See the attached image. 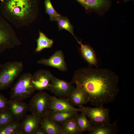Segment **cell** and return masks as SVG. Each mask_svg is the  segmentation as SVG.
I'll return each instance as SVG.
<instances>
[{"label": "cell", "instance_id": "1", "mask_svg": "<svg viewBox=\"0 0 134 134\" xmlns=\"http://www.w3.org/2000/svg\"><path fill=\"white\" fill-rule=\"evenodd\" d=\"M119 78L108 69L82 67L75 70L72 84H77L89 96V102L96 106L113 102L119 91Z\"/></svg>", "mask_w": 134, "mask_h": 134}, {"label": "cell", "instance_id": "2", "mask_svg": "<svg viewBox=\"0 0 134 134\" xmlns=\"http://www.w3.org/2000/svg\"><path fill=\"white\" fill-rule=\"evenodd\" d=\"M0 11L2 16L17 27L29 26L36 19L38 0H3Z\"/></svg>", "mask_w": 134, "mask_h": 134}, {"label": "cell", "instance_id": "3", "mask_svg": "<svg viewBox=\"0 0 134 134\" xmlns=\"http://www.w3.org/2000/svg\"><path fill=\"white\" fill-rule=\"evenodd\" d=\"M32 74L22 73L11 86L10 94L11 99L24 101L30 97L35 91L32 82Z\"/></svg>", "mask_w": 134, "mask_h": 134}, {"label": "cell", "instance_id": "4", "mask_svg": "<svg viewBox=\"0 0 134 134\" xmlns=\"http://www.w3.org/2000/svg\"><path fill=\"white\" fill-rule=\"evenodd\" d=\"M23 68V63L20 61L9 62L2 65L0 68V91L11 87Z\"/></svg>", "mask_w": 134, "mask_h": 134}, {"label": "cell", "instance_id": "5", "mask_svg": "<svg viewBox=\"0 0 134 134\" xmlns=\"http://www.w3.org/2000/svg\"><path fill=\"white\" fill-rule=\"evenodd\" d=\"M21 44L11 25L0 14V54Z\"/></svg>", "mask_w": 134, "mask_h": 134}, {"label": "cell", "instance_id": "6", "mask_svg": "<svg viewBox=\"0 0 134 134\" xmlns=\"http://www.w3.org/2000/svg\"><path fill=\"white\" fill-rule=\"evenodd\" d=\"M50 96L42 91L35 94L28 104L29 111L42 118L49 110Z\"/></svg>", "mask_w": 134, "mask_h": 134}, {"label": "cell", "instance_id": "7", "mask_svg": "<svg viewBox=\"0 0 134 134\" xmlns=\"http://www.w3.org/2000/svg\"><path fill=\"white\" fill-rule=\"evenodd\" d=\"M97 107L92 108L84 106L83 111L93 125L110 123L109 108L104 107L103 106Z\"/></svg>", "mask_w": 134, "mask_h": 134}, {"label": "cell", "instance_id": "8", "mask_svg": "<svg viewBox=\"0 0 134 134\" xmlns=\"http://www.w3.org/2000/svg\"><path fill=\"white\" fill-rule=\"evenodd\" d=\"M74 88L70 82L60 79L52 75L49 90L56 96L66 98Z\"/></svg>", "mask_w": 134, "mask_h": 134}, {"label": "cell", "instance_id": "9", "mask_svg": "<svg viewBox=\"0 0 134 134\" xmlns=\"http://www.w3.org/2000/svg\"><path fill=\"white\" fill-rule=\"evenodd\" d=\"M7 110L13 120L20 122L29 111L28 105L23 101L10 99Z\"/></svg>", "mask_w": 134, "mask_h": 134}, {"label": "cell", "instance_id": "10", "mask_svg": "<svg viewBox=\"0 0 134 134\" xmlns=\"http://www.w3.org/2000/svg\"><path fill=\"white\" fill-rule=\"evenodd\" d=\"M49 70L40 69L32 75V82L35 90H49L52 75Z\"/></svg>", "mask_w": 134, "mask_h": 134}, {"label": "cell", "instance_id": "11", "mask_svg": "<svg viewBox=\"0 0 134 134\" xmlns=\"http://www.w3.org/2000/svg\"><path fill=\"white\" fill-rule=\"evenodd\" d=\"M37 63L57 68L62 71H67V65L65 61L64 55L61 50L56 51L49 58H42L37 61Z\"/></svg>", "mask_w": 134, "mask_h": 134}, {"label": "cell", "instance_id": "12", "mask_svg": "<svg viewBox=\"0 0 134 134\" xmlns=\"http://www.w3.org/2000/svg\"><path fill=\"white\" fill-rule=\"evenodd\" d=\"M76 87L69 94L66 98L69 103L73 106L82 107L89 102V97L84 90L77 84Z\"/></svg>", "mask_w": 134, "mask_h": 134}, {"label": "cell", "instance_id": "13", "mask_svg": "<svg viewBox=\"0 0 134 134\" xmlns=\"http://www.w3.org/2000/svg\"><path fill=\"white\" fill-rule=\"evenodd\" d=\"M84 106L81 108H76L72 105L66 98H58L51 96L49 110L78 113V112H81L83 110Z\"/></svg>", "mask_w": 134, "mask_h": 134}, {"label": "cell", "instance_id": "14", "mask_svg": "<svg viewBox=\"0 0 134 134\" xmlns=\"http://www.w3.org/2000/svg\"><path fill=\"white\" fill-rule=\"evenodd\" d=\"M42 119L33 114H26L20 123L19 128L23 134H33L40 126Z\"/></svg>", "mask_w": 134, "mask_h": 134}, {"label": "cell", "instance_id": "15", "mask_svg": "<svg viewBox=\"0 0 134 134\" xmlns=\"http://www.w3.org/2000/svg\"><path fill=\"white\" fill-rule=\"evenodd\" d=\"M87 11L99 12L107 9L110 5L111 0H75Z\"/></svg>", "mask_w": 134, "mask_h": 134}, {"label": "cell", "instance_id": "16", "mask_svg": "<svg viewBox=\"0 0 134 134\" xmlns=\"http://www.w3.org/2000/svg\"><path fill=\"white\" fill-rule=\"evenodd\" d=\"M78 113L48 110L44 116L53 120L61 125L68 121L75 118Z\"/></svg>", "mask_w": 134, "mask_h": 134}, {"label": "cell", "instance_id": "17", "mask_svg": "<svg viewBox=\"0 0 134 134\" xmlns=\"http://www.w3.org/2000/svg\"><path fill=\"white\" fill-rule=\"evenodd\" d=\"M40 126L46 134H62L61 125L46 116L42 117Z\"/></svg>", "mask_w": 134, "mask_h": 134}, {"label": "cell", "instance_id": "18", "mask_svg": "<svg viewBox=\"0 0 134 134\" xmlns=\"http://www.w3.org/2000/svg\"><path fill=\"white\" fill-rule=\"evenodd\" d=\"M77 41L80 45V50L83 59L90 65L97 67V60L93 49L89 45L82 43L81 41Z\"/></svg>", "mask_w": 134, "mask_h": 134}, {"label": "cell", "instance_id": "19", "mask_svg": "<svg viewBox=\"0 0 134 134\" xmlns=\"http://www.w3.org/2000/svg\"><path fill=\"white\" fill-rule=\"evenodd\" d=\"M117 120L112 124L93 125V130L88 132L90 134H115L119 131Z\"/></svg>", "mask_w": 134, "mask_h": 134}, {"label": "cell", "instance_id": "20", "mask_svg": "<svg viewBox=\"0 0 134 134\" xmlns=\"http://www.w3.org/2000/svg\"><path fill=\"white\" fill-rule=\"evenodd\" d=\"M75 118L77 126L81 132H89L94 130L93 125L83 111L80 114H78Z\"/></svg>", "mask_w": 134, "mask_h": 134}, {"label": "cell", "instance_id": "21", "mask_svg": "<svg viewBox=\"0 0 134 134\" xmlns=\"http://www.w3.org/2000/svg\"><path fill=\"white\" fill-rule=\"evenodd\" d=\"M20 123L12 120L0 127V134H23L19 128Z\"/></svg>", "mask_w": 134, "mask_h": 134}, {"label": "cell", "instance_id": "22", "mask_svg": "<svg viewBox=\"0 0 134 134\" xmlns=\"http://www.w3.org/2000/svg\"><path fill=\"white\" fill-rule=\"evenodd\" d=\"M75 118L68 121L61 125L62 134H82L77 126Z\"/></svg>", "mask_w": 134, "mask_h": 134}, {"label": "cell", "instance_id": "23", "mask_svg": "<svg viewBox=\"0 0 134 134\" xmlns=\"http://www.w3.org/2000/svg\"><path fill=\"white\" fill-rule=\"evenodd\" d=\"M37 46L35 51L39 52L46 48H51L54 42L53 40L48 38L43 33L40 31L39 36L36 39Z\"/></svg>", "mask_w": 134, "mask_h": 134}, {"label": "cell", "instance_id": "24", "mask_svg": "<svg viewBox=\"0 0 134 134\" xmlns=\"http://www.w3.org/2000/svg\"><path fill=\"white\" fill-rule=\"evenodd\" d=\"M56 21L59 31L62 30H66L74 36L77 41L78 40L74 34L73 27L67 17L61 15Z\"/></svg>", "mask_w": 134, "mask_h": 134}, {"label": "cell", "instance_id": "25", "mask_svg": "<svg viewBox=\"0 0 134 134\" xmlns=\"http://www.w3.org/2000/svg\"><path fill=\"white\" fill-rule=\"evenodd\" d=\"M46 13L50 17L51 21H56L61 15L55 9L50 0H44Z\"/></svg>", "mask_w": 134, "mask_h": 134}, {"label": "cell", "instance_id": "26", "mask_svg": "<svg viewBox=\"0 0 134 134\" xmlns=\"http://www.w3.org/2000/svg\"><path fill=\"white\" fill-rule=\"evenodd\" d=\"M13 120L7 110L0 112V127Z\"/></svg>", "mask_w": 134, "mask_h": 134}, {"label": "cell", "instance_id": "27", "mask_svg": "<svg viewBox=\"0 0 134 134\" xmlns=\"http://www.w3.org/2000/svg\"><path fill=\"white\" fill-rule=\"evenodd\" d=\"M8 102L9 100L0 93V112L7 109Z\"/></svg>", "mask_w": 134, "mask_h": 134}, {"label": "cell", "instance_id": "28", "mask_svg": "<svg viewBox=\"0 0 134 134\" xmlns=\"http://www.w3.org/2000/svg\"><path fill=\"white\" fill-rule=\"evenodd\" d=\"M33 134H46L44 129L40 126L38 127Z\"/></svg>", "mask_w": 134, "mask_h": 134}, {"label": "cell", "instance_id": "29", "mask_svg": "<svg viewBox=\"0 0 134 134\" xmlns=\"http://www.w3.org/2000/svg\"><path fill=\"white\" fill-rule=\"evenodd\" d=\"M124 0V1H125V2H126L129 1H130V0Z\"/></svg>", "mask_w": 134, "mask_h": 134}, {"label": "cell", "instance_id": "30", "mask_svg": "<svg viewBox=\"0 0 134 134\" xmlns=\"http://www.w3.org/2000/svg\"><path fill=\"white\" fill-rule=\"evenodd\" d=\"M2 65L1 64V63H0V68H1V66Z\"/></svg>", "mask_w": 134, "mask_h": 134}, {"label": "cell", "instance_id": "31", "mask_svg": "<svg viewBox=\"0 0 134 134\" xmlns=\"http://www.w3.org/2000/svg\"><path fill=\"white\" fill-rule=\"evenodd\" d=\"M0 1L1 2H3V0H0Z\"/></svg>", "mask_w": 134, "mask_h": 134}]
</instances>
